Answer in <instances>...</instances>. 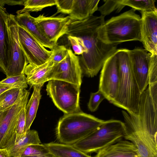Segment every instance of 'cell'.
I'll list each match as a JSON object with an SVG mask.
<instances>
[{
  "label": "cell",
  "instance_id": "obj_1",
  "mask_svg": "<svg viewBox=\"0 0 157 157\" xmlns=\"http://www.w3.org/2000/svg\"><path fill=\"white\" fill-rule=\"evenodd\" d=\"M104 18L93 15L82 21H71L68 25L66 35L80 38L87 50L78 57L82 71L89 77L96 75L106 59L117 50V45L106 44L98 37L97 29Z\"/></svg>",
  "mask_w": 157,
  "mask_h": 157
},
{
  "label": "cell",
  "instance_id": "obj_2",
  "mask_svg": "<svg viewBox=\"0 0 157 157\" xmlns=\"http://www.w3.org/2000/svg\"><path fill=\"white\" fill-rule=\"evenodd\" d=\"M125 125L124 139L137 149L139 157H157V114L141 108L135 114L122 111Z\"/></svg>",
  "mask_w": 157,
  "mask_h": 157
},
{
  "label": "cell",
  "instance_id": "obj_3",
  "mask_svg": "<svg viewBox=\"0 0 157 157\" xmlns=\"http://www.w3.org/2000/svg\"><path fill=\"white\" fill-rule=\"evenodd\" d=\"M133 9L105 21L97 29L98 39L109 45L131 41L141 42V19Z\"/></svg>",
  "mask_w": 157,
  "mask_h": 157
},
{
  "label": "cell",
  "instance_id": "obj_4",
  "mask_svg": "<svg viewBox=\"0 0 157 157\" xmlns=\"http://www.w3.org/2000/svg\"><path fill=\"white\" fill-rule=\"evenodd\" d=\"M128 49H117L116 51L119 71L118 94L112 103L133 114L138 110L141 93L131 67Z\"/></svg>",
  "mask_w": 157,
  "mask_h": 157
},
{
  "label": "cell",
  "instance_id": "obj_5",
  "mask_svg": "<svg viewBox=\"0 0 157 157\" xmlns=\"http://www.w3.org/2000/svg\"><path fill=\"white\" fill-rule=\"evenodd\" d=\"M105 121L82 111L64 114L56 128L57 139L61 143L73 145L97 129Z\"/></svg>",
  "mask_w": 157,
  "mask_h": 157
},
{
  "label": "cell",
  "instance_id": "obj_6",
  "mask_svg": "<svg viewBox=\"0 0 157 157\" xmlns=\"http://www.w3.org/2000/svg\"><path fill=\"white\" fill-rule=\"evenodd\" d=\"M124 122L115 120L105 121L85 138L73 144L76 148L86 153L96 152L124 139Z\"/></svg>",
  "mask_w": 157,
  "mask_h": 157
},
{
  "label": "cell",
  "instance_id": "obj_7",
  "mask_svg": "<svg viewBox=\"0 0 157 157\" xmlns=\"http://www.w3.org/2000/svg\"><path fill=\"white\" fill-rule=\"evenodd\" d=\"M80 86L57 80L48 81L46 90L56 106L64 114L80 112Z\"/></svg>",
  "mask_w": 157,
  "mask_h": 157
},
{
  "label": "cell",
  "instance_id": "obj_8",
  "mask_svg": "<svg viewBox=\"0 0 157 157\" xmlns=\"http://www.w3.org/2000/svg\"><path fill=\"white\" fill-rule=\"evenodd\" d=\"M29 93L24 89L23 95L14 104L7 110L0 111V149L8 150L15 144L18 119L27 103Z\"/></svg>",
  "mask_w": 157,
  "mask_h": 157
},
{
  "label": "cell",
  "instance_id": "obj_9",
  "mask_svg": "<svg viewBox=\"0 0 157 157\" xmlns=\"http://www.w3.org/2000/svg\"><path fill=\"white\" fill-rule=\"evenodd\" d=\"M15 17L9 14L7 20L9 52L6 78L24 73L25 68L29 63L20 43L18 25Z\"/></svg>",
  "mask_w": 157,
  "mask_h": 157
},
{
  "label": "cell",
  "instance_id": "obj_10",
  "mask_svg": "<svg viewBox=\"0 0 157 157\" xmlns=\"http://www.w3.org/2000/svg\"><path fill=\"white\" fill-rule=\"evenodd\" d=\"M82 72L78 56L71 49H67L65 57L55 64L49 71L47 80H61L80 86Z\"/></svg>",
  "mask_w": 157,
  "mask_h": 157
},
{
  "label": "cell",
  "instance_id": "obj_11",
  "mask_svg": "<svg viewBox=\"0 0 157 157\" xmlns=\"http://www.w3.org/2000/svg\"><path fill=\"white\" fill-rule=\"evenodd\" d=\"M101 68L99 90L112 103L117 95L119 80V65L116 51L106 59Z\"/></svg>",
  "mask_w": 157,
  "mask_h": 157
},
{
  "label": "cell",
  "instance_id": "obj_12",
  "mask_svg": "<svg viewBox=\"0 0 157 157\" xmlns=\"http://www.w3.org/2000/svg\"><path fill=\"white\" fill-rule=\"evenodd\" d=\"M18 35L20 45L29 63L38 66L49 60L52 51L46 49L27 31L19 25Z\"/></svg>",
  "mask_w": 157,
  "mask_h": 157
},
{
  "label": "cell",
  "instance_id": "obj_13",
  "mask_svg": "<svg viewBox=\"0 0 157 157\" xmlns=\"http://www.w3.org/2000/svg\"><path fill=\"white\" fill-rule=\"evenodd\" d=\"M35 21L47 39L54 45L59 38L66 35L71 21L69 16L46 17L40 14Z\"/></svg>",
  "mask_w": 157,
  "mask_h": 157
},
{
  "label": "cell",
  "instance_id": "obj_14",
  "mask_svg": "<svg viewBox=\"0 0 157 157\" xmlns=\"http://www.w3.org/2000/svg\"><path fill=\"white\" fill-rule=\"evenodd\" d=\"M131 67L141 93L149 83V69L151 54L145 49L136 47L128 50Z\"/></svg>",
  "mask_w": 157,
  "mask_h": 157
},
{
  "label": "cell",
  "instance_id": "obj_15",
  "mask_svg": "<svg viewBox=\"0 0 157 157\" xmlns=\"http://www.w3.org/2000/svg\"><path fill=\"white\" fill-rule=\"evenodd\" d=\"M140 12L141 42L151 55H157V11Z\"/></svg>",
  "mask_w": 157,
  "mask_h": 157
},
{
  "label": "cell",
  "instance_id": "obj_16",
  "mask_svg": "<svg viewBox=\"0 0 157 157\" xmlns=\"http://www.w3.org/2000/svg\"><path fill=\"white\" fill-rule=\"evenodd\" d=\"M15 18L19 26L27 31L44 47L51 50L53 48L55 45L47 39L35 22V17L29 12L17 14Z\"/></svg>",
  "mask_w": 157,
  "mask_h": 157
},
{
  "label": "cell",
  "instance_id": "obj_17",
  "mask_svg": "<svg viewBox=\"0 0 157 157\" xmlns=\"http://www.w3.org/2000/svg\"><path fill=\"white\" fill-rule=\"evenodd\" d=\"M9 14L0 5V71L6 75L8 63L9 44L7 20Z\"/></svg>",
  "mask_w": 157,
  "mask_h": 157
},
{
  "label": "cell",
  "instance_id": "obj_18",
  "mask_svg": "<svg viewBox=\"0 0 157 157\" xmlns=\"http://www.w3.org/2000/svg\"><path fill=\"white\" fill-rule=\"evenodd\" d=\"M95 157H139L137 149L129 141L122 140L97 153Z\"/></svg>",
  "mask_w": 157,
  "mask_h": 157
},
{
  "label": "cell",
  "instance_id": "obj_19",
  "mask_svg": "<svg viewBox=\"0 0 157 157\" xmlns=\"http://www.w3.org/2000/svg\"><path fill=\"white\" fill-rule=\"evenodd\" d=\"M52 57L53 53L47 61L39 66H34L29 63L27 65L24 73L26 76L28 84L33 87L36 85L43 86L44 83L47 81V76L48 73L55 64L52 61Z\"/></svg>",
  "mask_w": 157,
  "mask_h": 157
},
{
  "label": "cell",
  "instance_id": "obj_20",
  "mask_svg": "<svg viewBox=\"0 0 157 157\" xmlns=\"http://www.w3.org/2000/svg\"><path fill=\"white\" fill-rule=\"evenodd\" d=\"M99 0H74L72 10L69 15L71 21H82L93 15L98 9Z\"/></svg>",
  "mask_w": 157,
  "mask_h": 157
},
{
  "label": "cell",
  "instance_id": "obj_21",
  "mask_svg": "<svg viewBox=\"0 0 157 157\" xmlns=\"http://www.w3.org/2000/svg\"><path fill=\"white\" fill-rule=\"evenodd\" d=\"M41 144L38 133L36 130H29L26 132L25 136L7 150L10 157H21L29 146Z\"/></svg>",
  "mask_w": 157,
  "mask_h": 157
},
{
  "label": "cell",
  "instance_id": "obj_22",
  "mask_svg": "<svg viewBox=\"0 0 157 157\" xmlns=\"http://www.w3.org/2000/svg\"><path fill=\"white\" fill-rule=\"evenodd\" d=\"M44 144L55 157H93L76 148L72 145L55 142Z\"/></svg>",
  "mask_w": 157,
  "mask_h": 157
},
{
  "label": "cell",
  "instance_id": "obj_23",
  "mask_svg": "<svg viewBox=\"0 0 157 157\" xmlns=\"http://www.w3.org/2000/svg\"><path fill=\"white\" fill-rule=\"evenodd\" d=\"M42 86L38 85L33 86V94L26 105V132L30 130V126L35 118L41 98L40 90Z\"/></svg>",
  "mask_w": 157,
  "mask_h": 157
},
{
  "label": "cell",
  "instance_id": "obj_24",
  "mask_svg": "<svg viewBox=\"0 0 157 157\" xmlns=\"http://www.w3.org/2000/svg\"><path fill=\"white\" fill-rule=\"evenodd\" d=\"M24 89L13 88L0 95V111L8 109L14 104L23 95Z\"/></svg>",
  "mask_w": 157,
  "mask_h": 157
},
{
  "label": "cell",
  "instance_id": "obj_25",
  "mask_svg": "<svg viewBox=\"0 0 157 157\" xmlns=\"http://www.w3.org/2000/svg\"><path fill=\"white\" fill-rule=\"evenodd\" d=\"M56 0H25L23 8L16 11L17 14L25 12H37L44 8L56 5Z\"/></svg>",
  "mask_w": 157,
  "mask_h": 157
},
{
  "label": "cell",
  "instance_id": "obj_26",
  "mask_svg": "<svg viewBox=\"0 0 157 157\" xmlns=\"http://www.w3.org/2000/svg\"><path fill=\"white\" fill-rule=\"evenodd\" d=\"M119 3L124 7L128 6L136 10L140 11H157L155 2V0H118Z\"/></svg>",
  "mask_w": 157,
  "mask_h": 157
},
{
  "label": "cell",
  "instance_id": "obj_27",
  "mask_svg": "<svg viewBox=\"0 0 157 157\" xmlns=\"http://www.w3.org/2000/svg\"><path fill=\"white\" fill-rule=\"evenodd\" d=\"M21 157H55L44 144L32 145L28 146Z\"/></svg>",
  "mask_w": 157,
  "mask_h": 157
},
{
  "label": "cell",
  "instance_id": "obj_28",
  "mask_svg": "<svg viewBox=\"0 0 157 157\" xmlns=\"http://www.w3.org/2000/svg\"><path fill=\"white\" fill-rule=\"evenodd\" d=\"M0 83L23 89L28 87L26 76L24 73L7 77L0 81Z\"/></svg>",
  "mask_w": 157,
  "mask_h": 157
},
{
  "label": "cell",
  "instance_id": "obj_29",
  "mask_svg": "<svg viewBox=\"0 0 157 157\" xmlns=\"http://www.w3.org/2000/svg\"><path fill=\"white\" fill-rule=\"evenodd\" d=\"M103 1L104 3L98 7V10L100 12L101 15L105 17L116 10L118 13L124 7L119 3L118 0H104Z\"/></svg>",
  "mask_w": 157,
  "mask_h": 157
},
{
  "label": "cell",
  "instance_id": "obj_30",
  "mask_svg": "<svg viewBox=\"0 0 157 157\" xmlns=\"http://www.w3.org/2000/svg\"><path fill=\"white\" fill-rule=\"evenodd\" d=\"M26 105L24 106L21 111L17 121L16 128V138L15 144L22 138L26 133L25 109Z\"/></svg>",
  "mask_w": 157,
  "mask_h": 157
},
{
  "label": "cell",
  "instance_id": "obj_31",
  "mask_svg": "<svg viewBox=\"0 0 157 157\" xmlns=\"http://www.w3.org/2000/svg\"><path fill=\"white\" fill-rule=\"evenodd\" d=\"M67 37L75 55H83L87 53V50L80 38L71 35H67Z\"/></svg>",
  "mask_w": 157,
  "mask_h": 157
},
{
  "label": "cell",
  "instance_id": "obj_32",
  "mask_svg": "<svg viewBox=\"0 0 157 157\" xmlns=\"http://www.w3.org/2000/svg\"><path fill=\"white\" fill-rule=\"evenodd\" d=\"M106 98L103 93L100 90L95 93H91L88 104L89 110L92 112L95 111L100 104Z\"/></svg>",
  "mask_w": 157,
  "mask_h": 157
},
{
  "label": "cell",
  "instance_id": "obj_33",
  "mask_svg": "<svg viewBox=\"0 0 157 157\" xmlns=\"http://www.w3.org/2000/svg\"><path fill=\"white\" fill-rule=\"evenodd\" d=\"M67 48L63 45H55L51 50L53 52L52 61L54 64L62 60L66 57Z\"/></svg>",
  "mask_w": 157,
  "mask_h": 157
},
{
  "label": "cell",
  "instance_id": "obj_34",
  "mask_svg": "<svg viewBox=\"0 0 157 157\" xmlns=\"http://www.w3.org/2000/svg\"><path fill=\"white\" fill-rule=\"evenodd\" d=\"M149 76V84L157 82V55L151 54Z\"/></svg>",
  "mask_w": 157,
  "mask_h": 157
},
{
  "label": "cell",
  "instance_id": "obj_35",
  "mask_svg": "<svg viewBox=\"0 0 157 157\" xmlns=\"http://www.w3.org/2000/svg\"><path fill=\"white\" fill-rule=\"evenodd\" d=\"M74 0H56L57 13L69 14L71 12Z\"/></svg>",
  "mask_w": 157,
  "mask_h": 157
},
{
  "label": "cell",
  "instance_id": "obj_36",
  "mask_svg": "<svg viewBox=\"0 0 157 157\" xmlns=\"http://www.w3.org/2000/svg\"><path fill=\"white\" fill-rule=\"evenodd\" d=\"M25 0H0V5L4 7L6 4L8 5L13 6L16 5H23Z\"/></svg>",
  "mask_w": 157,
  "mask_h": 157
},
{
  "label": "cell",
  "instance_id": "obj_37",
  "mask_svg": "<svg viewBox=\"0 0 157 157\" xmlns=\"http://www.w3.org/2000/svg\"><path fill=\"white\" fill-rule=\"evenodd\" d=\"M14 87L0 83V95L6 91Z\"/></svg>",
  "mask_w": 157,
  "mask_h": 157
},
{
  "label": "cell",
  "instance_id": "obj_38",
  "mask_svg": "<svg viewBox=\"0 0 157 157\" xmlns=\"http://www.w3.org/2000/svg\"><path fill=\"white\" fill-rule=\"evenodd\" d=\"M0 157H10L6 149H0Z\"/></svg>",
  "mask_w": 157,
  "mask_h": 157
}]
</instances>
